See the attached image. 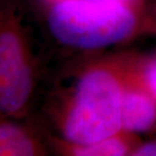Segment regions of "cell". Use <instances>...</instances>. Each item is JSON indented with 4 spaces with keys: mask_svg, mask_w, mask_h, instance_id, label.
<instances>
[{
    "mask_svg": "<svg viewBox=\"0 0 156 156\" xmlns=\"http://www.w3.org/2000/svg\"><path fill=\"white\" fill-rule=\"evenodd\" d=\"M123 89L106 69L86 72L80 78L62 122V136L72 146L95 143L122 131Z\"/></svg>",
    "mask_w": 156,
    "mask_h": 156,
    "instance_id": "2",
    "label": "cell"
},
{
    "mask_svg": "<svg viewBox=\"0 0 156 156\" xmlns=\"http://www.w3.org/2000/svg\"><path fill=\"white\" fill-rule=\"evenodd\" d=\"M34 76L27 48L13 25L0 29V114L16 116L27 105Z\"/></svg>",
    "mask_w": 156,
    "mask_h": 156,
    "instance_id": "3",
    "label": "cell"
},
{
    "mask_svg": "<svg viewBox=\"0 0 156 156\" xmlns=\"http://www.w3.org/2000/svg\"><path fill=\"white\" fill-rule=\"evenodd\" d=\"M133 155H140V156H156V142L151 143H146L139 146L133 150Z\"/></svg>",
    "mask_w": 156,
    "mask_h": 156,
    "instance_id": "8",
    "label": "cell"
},
{
    "mask_svg": "<svg viewBox=\"0 0 156 156\" xmlns=\"http://www.w3.org/2000/svg\"><path fill=\"white\" fill-rule=\"evenodd\" d=\"M136 16L125 2L56 0L48 15L51 35L68 47L100 49L127 39Z\"/></svg>",
    "mask_w": 156,
    "mask_h": 156,
    "instance_id": "1",
    "label": "cell"
},
{
    "mask_svg": "<svg viewBox=\"0 0 156 156\" xmlns=\"http://www.w3.org/2000/svg\"><path fill=\"white\" fill-rule=\"evenodd\" d=\"M129 151V144L124 138L118 135L103 139L95 143L73 146L72 152L75 155L82 156H120L127 154Z\"/></svg>",
    "mask_w": 156,
    "mask_h": 156,
    "instance_id": "6",
    "label": "cell"
},
{
    "mask_svg": "<svg viewBox=\"0 0 156 156\" xmlns=\"http://www.w3.org/2000/svg\"><path fill=\"white\" fill-rule=\"evenodd\" d=\"M144 80L149 93L156 101V58L146 64L144 68Z\"/></svg>",
    "mask_w": 156,
    "mask_h": 156,
    "instance_id": "7",
    "label": "cell"
},
{
    "mask_svg": "<svg viewBox=\"0 0 156 156\" xmlns=\"http://www.w3.org/2000/svg\"><path fill=\"white\" fill-rule=\"evenodd\" d=\"M38 151L37 144L24 129L13 123H0V156H29Z\"/></svg>",
    "mask_w": 156,
    "mask_h": 156,
    "instance_id": "5",
    "label": "cell"
},
{
    "mask_svg": "<svg viewBox=\"0 0 156 156\" xmlns=\"http://www.w3.org/2000/svg\"><path fill=\"white\" fill-rule=\"evenodd\" d=\"M86 1H93V2H125L126 0H86Z\"/></svg>",
    "mask_w": 156,
    "mask_h": 156,
    "instance_id": "9",
    "label": "cell"
},
{
    "mask_svg": "<svg viewBox=\"0 0 156 156\" xmlns=\"http://www.w3.org/2000/svg\"><path fill=\"white\" fill-rule=\"evenodd\" d=\"M151 94L138 89H123L122 131L140 133L148 131L156 123V105Z\"/></svg>",
    "mask_w": 156,
    "mask_h": 156,
    "instance_id": "4",
    "label": "cell"
}]
</instances>
